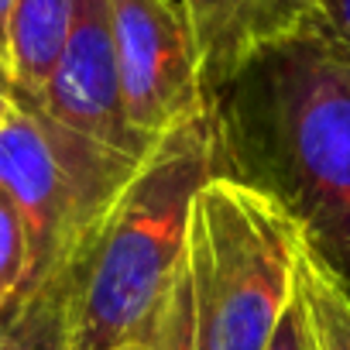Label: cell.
<instances>
[{
  "label": "cell",
  "instance_id": "obj_1",
  "mask_svg": "<svg viewBox=\"0 0 350 350\" xmlns=\"http://www.w3.org/2000/svg\"><path fill=\"white\" fill-rule=\"evenodd\" d=\"M224 161L230 141L217 96L148 148L72 268L62 350H117L151 336L186 261L196 193L227 172Z\"/></svg>",
  "mask_w": 350,
  "mask_h": 350
},
{
  "label": "cell",
  "instance_id": "obj_2",
  "mask_svg": "<svg viewBox=\"0 0 350 350\" xmlns=\"http://www.w3.org/2000/svg\"><path fill=\"white\" fill-rule=\"evenodd\" d=\"M230 151L247 148L306 244L350 288V66L316 28L265 52L217 96Z\"/></svg>",
  "mask_w": 350,
  "mask_h": 350
},
{
  "label": "cell",
  "instance_id": "obj_3",
  "mask_svg": "<svg viewBox=\"0 0 350 350\" xmlns=\"http://www.w3.org/2000/svg\"><path fill=\"white\" fill-rule=\"evenodd\" d=\"M137 161L66 127L31 96L11 93L0 110V193L28 237V302L72 275Z\"/></svg>",
  "mask_w": 350,
  "mask_h": 350
},
{
  "label": "cell",
  "instance_id": "obj_4",
  "mask_svg": "<svg viewBox=\"0 0 350 350\" xmlns=\"http://www.w3.org/2000/svg\"><path fill=\"white\" fill-rule=\"evenodd\" d=\"M302 230L275 193L220 172L196 193L186 265L213 350H268L295 295Z\"/></svg>",
  "mask_w": 350,
  "mask_h": 350
},
{
  "label": "cell",
  "instance_id": "obj_5",
  "mask_svg": "<svg viewBox=\"0 0 350 350\" xmlns=\"http://www.w3.org/2000/svg\"><path fill=\"white\" fill-rule=\"evenodd\" d=\"M127 124L144 144L206 107L200 55L179 0H110Z\"/></svg>",
  "mask_w": 350,
  "mask_h": 350
},
{
  "label": "cell",
  "instance_id": "obj_6",
  "mask_svg": "<svg viewBox=\"0 0 350 350\" xmlns=\"http://www.w3.org/2000/svg\"><path fill=\"white\" fill-rule=\"evenodd\" d=\"M66 127L117 148L131 158H144V144L127 124L113 31H110V0H72V21L59 62L35 100Z\"/></svg>",
  "mask_w": 350,
  "mask_h": 350
},
{
  "label": "cell",
  "instance_id": "obj_7",
  "mask_svg": "<svg viewBox=\"0 0 350 350\" xmlns=\"http://www.w3.org/2000/svg\"><path fill=\"white\" fill-rule=\"evenodd\" d=\"M206 96L227 93L265 52L316 25L312 0H179Z\"/></svg>",
  "mask_w": 350,
  "mask_h": 350
},
{
  "label": "cell",
  "instance_id": "obj_8",
  "mask_svg": "<svg viewBox=\"0 0 350 350\" xmlns=\"http://www.w3.org/2000/svg\"><path fill=\"white\" fill-rule=\"evenodd\" d=\"M72 21V0H14L8 25V72L21 96L38 100Z\"/></svg>",
  "mask_w": 350,
  "mask_h": 350
},
{
  "label": "cell",
  "instance_id": "obj_9",
  "mask_svg": "<svg viewBox=\"0 0 350 350\" xmlns=\"http://www.w3.org/2000/svg\"><path fill=\"white\" fill-rule=\"evenodd\" d=\"M295 288L306 302L316 347L319 350H350V288L333 275V268L306 244L299 247Z\"/></svg>",
  "mask_w": 350,
  "mask_h": 350
},
{
  "label": "cell",
  "instance_id": "obj_10",
  "mask_svg": "<svg viewBox=\"0 0 350 350\" xmlns=\"http://www.w3.org/2000/svg\"><path fill=\"white\" fill-rule=\"evenodd\" d=\"M69 285H72V275L35 292L31 302L0 329V350H62Z\"/></svg>",
  "mask_w": 350,
  "mask_h": 350
},
{
  "label": "cell",
  "instance_id": "obj_11",
  "mask_svg": "<svg viewBox=\"0 0 350 350\" xmlns=\"http://www.w3.org/2000/svg\"><path fill=\"white\" fill-rule=\"evenodd\" d=\"M151 350H213L210 323H206V312L200 306V295H196V285H193L186 261H183L179 275H175L168 299L154 319Z\"/></svg>",
  "mask_w": 350,
  "mask_h": 350
},
{
  "label": "cell",
  "instance_id": "obj_12",
  "mask_svg": "<svg viewBox=\"0 0 350 350\" xmlns=\"http://www.w3.org/2000/svg\"><path fill=\"white\" fill-rule=\"evenodd\" d=\"M28 306V237L11 200L0 193V329Z\"/></svg>",
  "mask_w": 350,
  "mask_h": 350
},
{
  "label": "cell",
  "instance_id": "obj_13",
  "mask_svg": "<svg viewBox=\"0 0 350 350\" xmlns=\"http://www.w3.org/2000/svg\"><path fill=\"white\" fill-rule=\"evenodd\" d=\"M268 350H319L316 347V333H312V323H309V312H306V302L295 288L285 316L278 319L275 326V336L268 343Z\"/></svg>",
  "mask_w": 350,
  "mask_h": 350
},
{
  "label": "cell",
  "instance_id": "obj_14",
  "mask_svg": "<svg viewBox=\"0 0 350 350\" xmlns=\"http://www.w3.org/2000/svg\"><path fill=\"white\" fill-rule=\"evenodd\" d=\"M312 28L350 66V0H319Z\"/></svg>",
  "mask_w": 350,
  "mask_h": 350
},
{
  "label": "cell",
  "instance_id": "obj_15",
  "mask_svg": "<svg viewBox=\"0 0 350 350\" xmlns=\"http://www.w3.org/2000/svg\"><path fill=\"white\" fill-rule=\"evenodd\" d=\"M11 93H14V86H11V72H8V49L0 45V110L8 107Z\"/></svg>",
  "mask_w": 350,
  "mask_h": 350
},
{
  "label": "cell",
  "instance_id": "obj_16",
  "mask_svg": "<svg viewBox=\"0 0 350 350\" xmlns=\"http://www.w3.org/2000/svg\"><path fill=\"white\" fill-rule=\"evenodd\" d=\"M11 8L14 0H0V45L8 49V25H11Z\"/></svg>",
  "mask_w": 350,
  "mask_h": 350
},
{
  "label": "cell",
  "instance_id": "obj_17",
  "mask_svg": "<svg viewBox=\"0 0 350 350\" xmlns=\"http://www.w3.org/2000/svg\"><path fill=\"white\" fill-rule=\"evenodd\" d=\"M117 350H151V336H148V340H131V343H124V347H117Z\"/></svg>",
  "mask_w": 350,
  "mask_h": 350
},
{
  "label": "cell",
  "instance_id": "obj_18",
  "mask_svg": "<svg viewBox=\"0 0 350 350\" xmlns=\"http://www.w3.org/2000/svg\"><path fill=\"white\" fill-rule=\"evenodd\" d=\"M312 4H316V8H319V0H312Z\"/></svg>",
  "mask_w": 350,
  "mask_h": 350
}]
</instances>
